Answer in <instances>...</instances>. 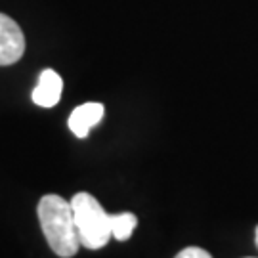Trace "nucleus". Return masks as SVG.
<instances>
[{"label":"nucleus","instance_id":"nucleus-1","mask_svg":"<svg viewBox=\"0 0 258 258\" xmlns=\"http://www.w3.org/2000/svg\"><path fill=\"white\" fill-rule=\"evenodd\" d=\"M37 212L50 249L61 258L75 256L83 245L79 239L71 201H65L61 195H44L38 201Z\"/></svg>","mask_w":258,"mask_h":258},{"label":"nucleus","instance_id":"nucleus-2","mask_svg":"<svg viewBox=\"0 0 258 258\" xmlns=\"http://www.w3.org/2000/svg\"><path fill=\"white\" fill-rule=\"evenodd\" d=\"M71 207H73L81 245L90 250L105 247L113 237L109 212H105V209L98 203V199L86 191L75 195L71 199Z\"/></svg>","mask_w":258,"mask_h":258},{"label":"nucleus","instance_id":"nucleus-3","mask_svg":"<svg viewBox=\"0 0 258 258\" xmlns=\"http://www.w3.org/2000/svg\"><path fill=\"white\" fill-rule=\"evenodd\" d=\"M25 52L23 31L14 19L0 14V65H12L19 61Z\"/></svg>","mask_w":258,"mask_h":258},{"label":"nucleus","instance_id":"nucleus-4","mask_svg":"<svg viewBox=\"0 0 258 258\" xmlns=\"http://www.w3.org/2000/svg\"><path fill=\"white\" fill-rule=\"evenodd\" d=\"M61 90H63L61 77L54 69H44L33 90V102L40 107H54L61 98Z\"/></svg>","mask_w":258,"mask_h":258},{"label":"nucleus","instance_id":"nucleus-5","mask_svg":"<svg viewBox=\"0 0 258 258\" xmlns=\"http://www.w3.org/2000/svg\"><path fill=\"white\" fill-rule=\"evenodd\" d=\"M103 113H105V109H103L102 103H83V105H79L71 113V117H69V130L73 132L77 138H86L88 132L103 119Z\"/></svg>","mask_w":258,"mask_h":258},{"label":"nucleus","instance_id":"nucleus-6","mask_svg":"<svg viewBox=\"0 0 258 258\" xmlns=\"http://www.w3.org/2000/svg\"><path fill=\"white\" fill-rule=\"evenodd\" d=\"M136 226H138V218L132 212L111 214V233L117 241H128Z\"/></svg>","mask_w":258,"mask_h":258},{"label":"nucleus","instance_id":"nucleus-7","mask_svg":"<svg viewBox=\"0 0 258 258\" xmlns=\"http://www.w3.org/2000/svg\"><path fill=\"white\" fill-rule=\"evenodd\" d=\"M174 258H212V256L205 249H201V247H185Z\"/></svg>","mask_w":258,"mask_h":258},{"label":"nucleus","instance_id":"nucleus-8","mask_svg":"<svg viewBox=\"0 0 258 258\" xmlns=\"http://www.w3.org/2000/svg\"><path fill=\"white\" fill-rule=\"evenodd\" d=\"M254 241H256V247H258V226H256V233H254Z\"/></svg>","mask_w":258,"mask_h":258}]
</instances>
